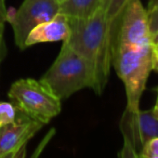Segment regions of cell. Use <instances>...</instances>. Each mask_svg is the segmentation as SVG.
Instances as JSON below:
<instances>
[{
  "mask_svg": "<svg viewBox=\"0 0 158 158\" xmlns=\"http://www.w3.org/2000/svg\"><path fill=\"white\" fill-rule=\"evenodd\" d=\"M71 34L67 43L88 62L95 81L94 92L101 95L110 76L114 45L113 33L108 27L101 8L88 19L69 18Z\"/></svg>",
  "mask_w": 158,
  "mask_h": 158,
  "instance_id": "6da1fadb",
  "label": "cell"
},
{
  "mask_svg": "<svg viewBox=\"0 0 158 158\" xmlns=\"http://www.w3.org/2000/svg\"><path fill=\"white\" fill-rule=\"evenodd\" d=\"M113 64L125 87L126 109L131 112L139 110L141 96L153 70L152 44L135 47L117 43L114 48Z\"/></svg>",
  "mask_w": 158,
  "mask_h": 158,
  "instance_id": "7a4b0ae2",
  "label": "cell"
},
{
  "mask_svg": "<svg viewBox=\"0 0 158 158\" xmlns=\"http://www.w3.org/2000/svg\"><path fill=\"white\" fill-rule=\"evenodd\" d=\"M60 100H66L83 89L94 90L93 73L85 59L63 42L50 68L40 78Z\"/></svg>",
  "mask_w": 158,
  "mask_h": 158,
  "instance_id": "3957f363",
  "label": "cell"
},
{
  "mask_svg": "<svg viewBox=\"0 0 158 158\" xmlns=\"http://www.w3.org/2000/svg\"><path fill=\"white\" fill-rule=\"evenodd\" d=\"M8 96L17 111L43 125L49 123L61 111V101L40 79L15 81Z\"/></svg>",
  "mask_w": 158,
  "mask_h": 158,
  "instance_id": "277c9868",
  "label": "cell"
},
{
  "mask_svg": "<svg viewBox=\"0 0 158 158\" xmlns=\"http://www.w3.org/2000/svg\"><path fill=\"white\" fill-rule=\"evenodd\" d=\"M58 0H24L10 21L16 46L25 49V40L29 33L38 24L48 22L59 13Z\"/></svg>",
  "mask_w": 158,
  "mask_h": 158,
  "instance_id": "5b68a950",
  "label": "cell"
},
{
  "mask_svg": "<svg viewBox=\"0 0 158 158\" xmlns=\"http://www.w3.org/2000/svg\"><path fill=\"white\" fill-rule=\"evenodd\" d=\"M120 18L117 43L135 47L152 44L148 10L141 0H128Z\"/></svg>",
  "mask_w": 158,
  "mask_h": 158,
  "instance_id": "8992f818",
  "label": "cell"
},
{
  "mask_svg": "<svg viewBox=\"0 0 158 158\" xmlns=\"http://www.w3.org/2000/svg\"><path fill=\"white\" fill-rule=\"evenodd\" d=\"M120 130L138 151L151 139L158 137V119L152 110L136 112L125 110L120 120Z\"/></svg>",
  "mask_w": 158,
  "mask_h": 158,
  "instance_id": "52a82bcc",
  "label": "cell"
},
{
  "mask_svg": "<svg viewBox=\"0 0 158 158\" xmlns=\"http://www.w3.org/2000/svg\"><path fill=\"white\" fill-rule=\"evenodd\" d=\"M44 125L24 115L16 118L14 122L0 127V157L17 152Z\"/></svg>",
  "mask_w": 158,
  "mask_h": 158,
  "instance_id": "ba28073f",
  "label": "cell"
},
{
  "mask_svg": "<svg viewBox=\"0 0 158 158\" xmlns=\"http://www.w3.org/2000/svg\"><path fill=\"white\" fill-rule=\"evenodd\" d=\"M71 34L69 18L58 13L51 20L42 23L35 26L27 35L25 40V48L38 43L65 41Z\"/></svg>",
  "mask_w": 158,
  "mask_h": 158,
  "instance_id": "9c48e42d",
  "label": "cell"
},
{
  "mask_svg": "<svg viewBox=\"0 0 158 158\" xmlns=\"http://www.w3.org/2000/svg\"><path fill=\"white\" fill-rule=\"evenodd\" d=\"M102 3V0H62L59 12L68 18L88 19L101 8Z\"/></svg>",
  "mask_w": 158,
  "mask_h": 158,
  "instance_id": "30bf717a",
  "label": "cell"
},
{
  "mask_svg": "<svg viewBox=\"0 0 158 158\" xmlns=\"http://www.w3.org/2000/svg\"><path fill=\"white\" fill-rule=\"evenodd\" d=\"M127 2L128 0H102V8L104 11L108 27L112 33H114V23L121 17Z\"/></svg>",
  "mask_w": 158,
  "mask_h": 158,
  "instance_id": "8fae6325",
  "label": "cell"
},
{
  "mask_svg": "<svg viewBox=\"0 0 158 158\" xmlns=\"http://www.w3.org/2000/svg\"><path fill=\"white\" fill-rule=\"evenodd\" d=\"M17 118V109L11 102H0V127L9 125Z\"/></svg>",
  "mask_w": 158,
  "mask_h": 158,
  "instance_id": "7c38bea8",
  "label": "cell"
},
{
  "mask_svg": "<svg viewBox=\"0 0 158 158\" xmlns=\"http://www.w3.org/2000/svg\"><path fill=\"white\" fill-rule=\"evenodd\" d=\"M139 156L141 158L158 156V137L148 140L139 150Z\"/></svg>",
  "mask_w": 158,
  "mask_h": 158,
  "instance_id": "4fadbf2b",
  "label": "cell"
},
{
  "mask_svg": "<svg viewBox=\"0 0 158 158\" xmlns=\"http://www.w3.org/2000/svg\"><path fill=\"white\" fill-rule=\"evenodd\" d=\"M123 139L124 143L121 151L118 153L119 158H139L138 151L134 148L130 140L126 137H123Z\"/></svg>",
  "mask_w": 158,
  "mask_h": 158,
  "instance_id": "5bb4252c",
  "label": "cell"
},
{
  "mask_svg": "<svg viewBox=\"0 0 158 158\" xmlns=\"http://www.w3.org/2000/svg\"><path fill=\"white\" fill-rule=\"evenodd\" d=\"M149 15V24L151 34L158 32V10H152L148 11Z\"/></svg>",
  "mask_w": 158,
  "mask_h": 158,
  "instance_id": "9a60e30c",
  "label": "cell"
},
{
  "mask_svg": "<svg viewBox=\"0 0 158 158\" xmlns=\"http://www.w3.org/2000/svg\"><path fill=\"white\" fill-rule=\"evenodd\" d=\"M4 25L5 23H0V63L7 54V48L4 41Z\"/></svg>",
  "mask_w": 158,
  "mask_h": 158,
  "instance_id": "2e32d148",
  "label": "cell"
},
{
  "mask_svg": "<svg viewBox=\"0 0 158 158\" xmlns=\"http://www.w3.org/2000/svg\"><path fill=\"white\" fill-rule=\"evenodd\" d=\"M152 57L153 63V70L158 71V43H152Z\"/></svg>",
  "mask_w": 158,
  "mask_h": 158,
  "instance_id": "e0dca14e",
  "label": "cell"
},
{
  "mask_svg": "<svg viewBox=\"0 0 158 158\" xmlns=\"http://www.w3.org/2000/svg\"><path fill=\"white\" fill-rule=\"evenodd\" d=\"M8 20V12L5 7L0 5V23H5Z\"/></svg>",
  "mask_w": 158,
  "mask_h": 158,
  "instance_id": "ac0fdd59",
  "label": "cell"
},
{
  "mask_svg": "<svg viewBox=\"0 0 158 158\" xmlns=\"http://www.w3.org/2000/svg\"><path fill=\"white\" fill-rule=\"evenodd\" d=\"M26 145H23L22 148H20L16 152L15 154L13 155L12 158H25V155H26Z\"/></svg>",
  "mask_w": 158,
  "mask_h": 158,
  "instance_id": "d6986e66",
  "label": "cell"
},
{
  "mask_svg": "<svg viewBox=\"0 0 158 158\" xmlns=\"http://www.w3.org/2000/svg\"><path fill=\"white\" fill-rule=\"evenodd\" d=\"M147 10L148 11L158 10V0H150Z\"/></svg>",
  "mask_w": 158,
  "mask_h": 158,
  "instance_id": "ffe728a7",
  "label": "cell"
},
{
  "mask_svg": "<svg viewBox=\"0 0 158 158\" xmlns=\"http://www.w3.org/2000/svg\"><path fill=\"white\" fill-rule=\"evenodd\" d=\"M155 90H156V92H157L156 102H155L154 106H153V107H152V109H151V110H152V112L153 115L158 119V88H156V89H155Z\"/></svg>",
  "mask_w": 158,
  "mask_h": 158,
  "instance_id": "44dd1931",
  "label": "cell"
},
{
  "mask_svg": "<svg viewBox=\"0 0 158 158\" xmlns=\"http://www.w3.org/2000/svg\"><path fill=\"white\" fill-rule=\"evenodd\" d=\"M152 44H154V43H158V32H156V33H153L152 35Z\"/></svg>",
  "mask_w": 158,
  "mask_h": 158,
  "instance_id": "7402d4cb",
  "label": "cell"
},
{
  "mask_svg": "<svg viewBox=\"0 0 158 158\" xmlns=\"http://www.w3.org/2000/svg\"><path fill=\"white\" fill-rule=\"evenodd\" d=\"M15 152H10V153H8V154L4 155V156H2V157H0V158H12V157H13V155L15 154Z\"/></svg>",
  "mask_w": 158,
  "mask_h": 158,
  "instance_id": "603a6c76",
  "label": "cell"
},
{
  "mask_svg": "<svg viewBox=\"0 0 158 158\" xmlns=\"http://www.w3.org/2000/svg\"><path fill=\"white\" fill-rule=\"evenodd\" d=\"M0 5L6 8V6H5V0H0Z\"/></svg>",
  "mask_w": 158,
  "mask_h": 158,
  "instance_id": "cb8c5ba5",
  "label": "cell"
},
{
  "mask_svg": "<svg viewBox=\"0 0 158 158\" xmlns=\"http://www.w3.org/2000/svg\"><path fill=\"white\" fill-rule=\"evenodd\" d=\"M139 158H141V157H139ZM147 158H158V156H154V157H147Z\"/></svg>",
  "mask_w": 158,
  "mask_h": 158,
  "instance_id": "d4e9b609",
  "label": "cell"
},
{
  "mask_svg": "<svg viewBox=\"0 0 158 158\" xmlns=\"http://www.w3.org/2000/svg\"><path fill=\"white\" fill-rule=\"evenodd\" d=\"M58 1H59V3H60V1H62V0H58Z\"/></svg>",
  "mask_w": 158,
  "mask_h": 158,
  "instance_id": "484cf974",
  "label": "cell"
},
{
  "mask_svg": "<svg viewBox=\"0 0 158 158\" xmlns=\"http://www.w3.org/2000/svg\"><path fill=\"white\" fill-rule=\"evenodd\" d=\"M156 72H157V73H158V71H156Z\"/></svg>",
  "mask_w": 158,
  "mask_h": 158,
  "instance_id": "4316f807",
  "label": "cell"
}]
</instances>
